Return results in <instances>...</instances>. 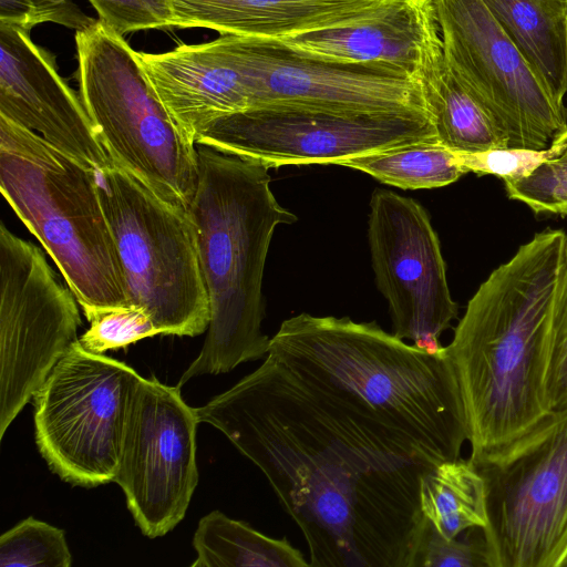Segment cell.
<instances>
[{
	"label": "cell",
	"mask_w": 567,
	"mask_h": 567,
	"mask_svg": "<svg viewBox=\"0 0 567 567\" xmlns=\"http://www.w3.org/2000/svg\"><path fill=\"white\" fill-rule=\"evenodd\" d=\"M265 474L309 567H411L420 487L445 460L302 383L274 357L195 409Z\"/></svg>",
	"instance_id": "obj_1"
},
{
	"label": "cell",
	"mask_w": 567,
	"mask_h": 567,
	"mask_svg": "<svg viewBox=\"0 0 567 567\" xmlns=\"http://www.w3.org/2000/svg\"><path fill=\"white\" fill-rule=\"evenodd\" d=\"M567 234L545 229L481 284L446 347L460 386L470 458L514 441L551 410V307Z\"/></svg>",
	"instance_id": "obj_2"
},
{
	"label": "cell",
	"mask_w": 567,
	"mask_h": 567,
	"mask_svg": "<svg viewBox=\"0 0 567 567\" xmlns=\"http://www.w3.org/2000/svg\"><path fill=\"white\" fill-rule=\"evenodd\" d=\"M268 354L310 389L409 434L445 461L461 457L468 427L446 351L429 353L374 321L300 313L281 323Z\"/></svg>",
	"instance_id": "obj_3"
},
{
	"label": "cell",
	"mask_w": 567,
	"mask_h": 567,
	"mask_svg": "<svg viewBox=\"0 0 567 567\" xmlns=\"http://www.w3.org/2000/svg\"><path fill=\"white\" fill-rule=\"evenodd\" d=\"M198 181L189 214L207 287L210 320L198 357L178 388L202 374L226 373L266 358L271 338L265 317L262 276L275 228L297 216L270 189L269 167L197 145Z\"/></svg>",
	"instance_id": "obj_4"
},
{
	"label": "cell",
	"mask_w": 567,
	"mask_h": 567,
	"mask_svg": "<svg viewBox=\"0 0 567 567\" xmlns=\"http://www.w3.org/2000/svg\"><path fill=\"white\" fill-rule=\"evenodd\" d=\"M96 172L0 115V189L39 239L83 313L130 307Z\"/></svg>",
	"instance_id": "obj_5"
},
{
	"label": "cell",
	"mask_w": 567,
	"mask_h": 567,
	"mask_svg": "<svg viewBox=\"0 0 567 567\" xmlns=\"http://www.w3.org/2000/svg\"><path fill=\"white\" fill-rule=\"evenodd\" d=\"M83 104L111 159L168 203L189 210L197 145L177 126L124 37L101 20L75 31Z\"/></svg>",
	"instance_id": "obj_6"
},
{
	"label": "cell",
	"mask_w": 567,
	"mask_h": 567,
	"mask_svg": "<svg viewBox=\"0 0 567 567\" xmlns=\"http://www.w3.org/2000/svg\"><path fill=\"white\" fill-rule=\"evenodd\" d=\"M95 174L128 306L144 309L161 334L206 331L209 297L189 210L114 162Z\"/></svg>",
	"instance_id": "obj_7"
},
{
	"label": "cell",
	"mask_w": 567,
	"mask_h": 567,
	"mask_svg": "<svg viewBox=\"0 0 567 567\" xmlns=\"http://www.w3.org/2000/svg\"><path fill=\"white\" fill-rule=\"evenodd\" d=\"M468 460L486 487L488 567H558L567 548V406Z\"/></svg>",
	"instance_id": "obj_8"
},
{
	"label": "cell",
	"mask_w": 567,
	"mask_h": 567,
	"mask_svg": "<svg viewBox=\"0 0 567 567\" xmlns=\"http://www.w3.org/2000/svg\"><path fill=\"white\" fill-rule=\"evenodd\" d=\"M141 375L75 341L34 393L38 449L73 485L114 482L132 399Z\"/></svg>",
	"instance_id": "obj_9"
},
{
	"label": "cell",
	"mask_w": 567,
	"mask_h": 567,
	"mask_svg": "<svg viewBox=\"0 0 567 567\" xmlns=\"http://www.w3.org/2000/svg\"><path fill=\"white\" fill-rule=\"evenodd\" d=\"M194 142L271 168L338 165L393 147L437 142V137L424 111L368 113L266 104L215 120Z\"/></svg>",
	"instance_id": "obj_10"
},
{
	"label": "cell",
	"mask_w": 567,
	"mask_h": 567,
	"mask_svg": "<svg viewBox=\"0 0 567 567\" xmlns=\"http://www.w3.org/2000/svg\"><path fill=\"white\" fill-rule=\"evenodd\" d=\"M78 300L44 252L0 224V440L78 341Z\"/></svg>",
	"instance_id": "obj_11"
},
{
	"label": "cell",
	"mask_w": 567,
	"mask_h": 567,
	"mask_svg": "<svg viewBox=\"0 0 567 567\" xmlns=\"http://www.w3.org/2000/svg\"><path fill=\"white\" fill-rule=\"evenodd\" d=\"M446 63L507 147L545 150L567 130L558 106L481 0H432Z\"/></svg>",
	"instance_id": "obj_12"
},
{
	"label": "cell",
	"mask_w": 567,
	"mask_h": 567,
	"mask_svg": "<svg viewBox=\"0 0 567 567\" xmlns=\"http://www.w3.org/2000/svg\"><path fill=\"white\" fill-rule=\"evenodd\" d=\"M216 41L241 75L249 107L293 104L347 112H427L419 80L396 68L319 56L277 39L220 35Z\"/></svg>",
	"instance_id": "obj_13"
},
{
	"label": "cell",
	"mask_w": 567,
	"mask_h": 567,
	"mask_svg": "<svg viewBox=\"0 0 567 567\" xmlns=\"http://www.w3.org/2000/svg\"><path fill=\"white\" fill-rule=\"evenodd\" d=\"M195 409L181 388L141 378L123 437L116 482L142 533L171 532L185 516L197 486Z\"/></svg>",
	"instance_id": "obj_14"
},
{
	"label": "cell",
	"mask_w": 567,
	"mask_h": 567,
	"mask_svg": "<svg viewBox=\"0 0 567 567\" xmlns=\"http://www.w3.org/2000/svg\"><path fill=\"white\" fill-rule=\"evenodd\" d=\"M368 240L375 285L389 303L393 334L429 353H445L440 336L457 317V305L426 210L410 197L375 189Z\"/></svg>",
	"instance_id": "obj_15"
},
{
	"label": "cell",
	"mask_w": 567,
	"mask_h": 567,
	"mask_svg": "<svg viewBox=\"0 0 567 567\" xmlns=\"http://www.w3.org/2000/svg\"><path fill=\"white\" fill-rule=\"evenodd\" d=\"M0 115L91 171L113 163L81 95L60 75L55 56L35 44L30 32L2 24Z\"/></svg>",
	"instance_id": "obj_16"
},
{
	"label": "cell",
	"mask_w": 567,
	"mask_h": 567,
	"mask_svg": "<svg viewBox=\"0 0 567 567\" xmlns=\"http://www.w3.org/2000/svg\"><path fill=\"white\" fill-rule=\"evenodd\" d=\"M439 31L432 0H380L354 21L279 40L310 54L385 64L417 79L424 55L442 41Z\"/></svg>",
	"instance_id": "obj_17"
},
{
	"label": "cell",
	"mask_w": 567,
	"mask_h": 567,
	"mask_svg": "<svg viewBox=\"0 0 567 567\" xmlns=\"http://www.w3.org/2000/svg\"><path fill=\"white\" fill-rule=\"evenodd\" d=\"M137 54L161 101L193 142L215 120L249 107L241 75L216 40Z\"/></svg>",
	"instance_id": "obj_18"
},
{
	"label": "cell",
	"mask_w": 567,
	"mask_h": 567,
	"mask_svg": "<svg viewBox=\"0 0 567 567\" xmlns=\"http://www.w3.org/2000/svg\"><path fill=\"white\" fill-rule=\"evenodd\" d=\"M380 0H172L175 28L282 39L362 18Z\"/></svg>",
	"instance_id": "obj_19"
},
{
	"label": "cell",
	"mask_w": 567,
	"mask_h": 567,
	"mask_svg": "<svg viewBox=\"0 0 567 567\" xmlns=\"http://www.w3.org/2000/svg\"><path fill=\"white\" fill-rule=\"evenodd\" d=\"M551 100L567 95V0H481Z\"/></svg>",
	"instance_id": "obj_20"
},
{
	"label": "cell",
	"mask_w": 567,
	"mask_h": 567,
	"mask_svg": "<svg viewBox=\"0 0 567 567\" xmlns=\"http://www.w3.org/2000/svg\"><path fill=\"white\" fill-rule=\"evenodd\" d=\"M417 80L442 146L458 153L507 147L492 116L446 63L442 41L424 55Z\"/></svg>",
	"instance_id": "obj_21"
},
{
	"label": "cell",
	"mask_w": 567,
	"mask_h": 567,
	"mask_svg": "<svg viewBox=\"0 0 567 567\" xmlns=\"http://www.w3.org/2000/svg\"><path fill=\"white\" fill-rule=\"evenodd\" d=\"M192 567H308L303 554L286 538L269 537L219 511L200 518L193 537Z\"/></svg>",
	"instance_id": "obj_22"
},
{
	"label": "cell",
	"mask_w": 567,
	"mask_h": 567,
	"mask_svg": "<svg viewBox=\"0 0 567 567\" xmlns=\"http://www.w3.org/2000/svg\"><path fill=\"white\" fill-rule=\"evenodd\" d=\"M420 509L447 539L474 528L484 530L488 518L483 476L470 460L440 463L422 478Z\"/></svg>",
	"instance_id": "obj_23"
},
{
	"label": "cell",
	"mask_w": 567,
	"mask_h": 567,
	"mask_svg": "<svg viewBox=\"0 0 567 567\" xmlns=\"http://www.w3.org/2000/svg\"><path fill=\"white\" fill-rule=\"evenodd\" d=\"M402 189L450 185L466 174L456 152L437 142H420L348 158L338 163Z\"/></svg>",
	"instance_id": "obj_24"
},
{
	"label": "cell",
	"mask_w": 567,
	"mask_h": 567,
	"mask_svg": "<svg viewBox=\"0 0 567 567\" xmlns=\"http://www.w3.org/2000/svg\"><path fill=\"white\" fill-rule=\"evenodd\" d=\"M64 530L28 517L0 536L1 567H70Z\"/></svg>",
	"instance_id": "obj_25"
},
{
	"label": "cell",
	"mask_w": 567,
	"mask_h": 567,
	"mask_svg": "<svg viewBox=\"0 0 567 567\" xmlns=\"http://www.w3.org/2000/svg\"><path fill=\"white\" fill-rule=\"evenodd\" d=\"M84 316L90 327L79 342L93 353L125 348L141 339L161 334L148 313L135 306L101 308Z\"/></svg>",
	"instance_id": "obj_26"
},
{
	"label": "cell",
	"mask_w": 567,
	"mask_h": 567,
	"mask_svg": "<svg viewBox=\"0 0 567 567\" xmlns=\"http://www.w3.org/2000/svg\"><path fill=\"white\" fill-rule=\"evenodd\" d=\"M460 536L444 538L423 517L411 567H488L483 529H470Z\"/></svg>",
	"instance_id": "obj_27"
},
{
	"label": "cell",
	"mask_w": 567,
	"mask_h": 567,
	"mask_svg": "<svg viewBox=\"0 0 567 567\" xmlns=\"http://www.w3.org/2000/svg\"><path fill=\"white\" fill-rule=\"evenodd\" d=\"M504 184L511 199L535 214H567V155L548 159L527 177Z\"/></svg>",
	"instance_id": "obj_28"
},
{
	"label": "cell",
	"mask_w": 567,
	"mask_h": 567,
	"mask_svg": "<svg viewBox=\"0 0 567 567\" xmlns=\"http://www.w3.org/2000/svg\"><path fill=\"white\" fill-rule=\"evenodd\" d=\"M565 145L554 143L545 150L499 147L474 153H457L466 173L493 175L503 182H515L530 175L548 159L563 155Z\"/></svg>",
	"instance_id": "obj_29"
},
{
	"label": "cell",
	"mask_w": 567,
	"mask_h": 567,
	"mask_svg": "<svg viewBox=\"0 0 567 567\" xmlns=\"http://www.w3.org/2000/svg\"><path fill=\"white\" fill-rule=\"evenodd\" d=\"M547 399L550 410L567 406V238L551 307Z\"/></svg>",
	"instance_id": "obj_30"
},
{
	"label": "cell",
	"mask_w": 567,
	"mask_h": 567,
	"mask_svg": "<svg viewBox=\"0 0 567 567\" xmlns=\"http://www.w3.org/2000/svg\"><path fill=\"white\" fill-rule=\"evenodd\" d=\"M51 22L82 31L96 20L85 14L73 0H0V24L30 32Z\"/></svg>",
	"instance_id": "obj_31"
},
{
	"label": "cell",
	"mask_w": 567,
	"mask_h": 567,
	"mask_svg": "<svg viewBox=\"0 0 567 567\" xmlns=\"http://www.w3.org/2000/svg\"><path fill=\"white\" fill-rule=\"evenodd\" d=\"M99 20L118 35L175 28L172 0H89Z\"/></svg>",
	"instance_id": "obj_32"
},
{
	"label": "cell",
	"mask_w": 567,
	"mask_h": 567,
	"mask_svg": "<svg viewBox=\"0 0 567 567\" xmlns=\"http://www.w3.org/2000/svg\"><path fill=\"white\" fill-rule=\"evenodd\" d=\"M554 143H563L565 145V152L564 155H567V130L560 134Z\"/></svg>",
	"instance_id": "obj_33"
},
{
	"label": "cell",
	"mask_w": 567,
	"mask_h": 567,
	"mask_svg": "<svg viewBox=\"0 0 567 567\" xmlns=\"http://www.w3.org/2000/svg\"><path fill=\"white\" fill-rule=\"evenodd\" d=\"M558 567H567V548L565 549V551L560 558Z\"/></svg>",
	"instance_id": "obj_34"
},
{
	"label": "cell",
	"mask_w": 567,
	"mask_h": 567,
	"mask_svg": "<svg viewBox=\"0 0 567 567\" xmlns=\"http://www.w3.org/2000/svg\"><path fill=\"white\" fill-rule=\"evenodd\" d=\"M565 216L567 217V214Z\"/></svg>",
	"instance_id": "obj_35"
}]
</instances>
